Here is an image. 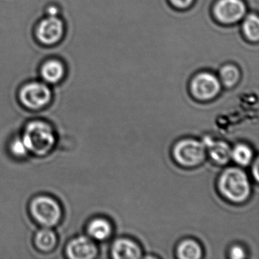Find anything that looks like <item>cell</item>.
Segmentation results:
<instances>
[{"label": "cell", "instance_id": "cell-15", "mask_svg": "<svg viewBox=\"0 0 259 259\" xmlns=\"http://www.w3.org/2000/svg\"><path fill=\"white\" fill-rule=\"evenodd\" d=\"M89 234L97 240H104L111 234L112 227L108 221L102 218H97L89 224Z\"/></svg>", "mask_w": 259, "mask_h": 259}, {"label": "cell", "instance_id": "cell-4", "mask_svg": "<svg viewBox=\"0 0 259 259\" xmlns=\"http://www.w3.org/2000/svg\"><path fill=\"white\" fill-rule=\"evenodd\" d=\"M219 78L211 69H201L195 72L189 83V89L192 96L200 101L214 99L221 92Z\"/></svg>", "mask_w": 259, "mask_h": 259}, {"label": "cell", "instance_id": "cell-11", "mask_svg": "<svg viewBox=\"0 0 259 259\" xmlns=\"http://www.w3.org/2000/svg\"><path fill=\"white\" fill-rule=\"evenodd\" d=\"M66 69L60 60L53 59L45 62L40 68V75L44 81L50 84L60 82L65 75Z\"/></svg>", "mask_w": 259, "mask_h": 259}, {"label": "cell", "instance_id": "cell-7", "mask_svg": "<svg viewBox=\"0 0 259 259\" xmlns=\"http://www.w3.org/2000/svg\"><path fill=\"white\" fill-rule=\"evenodd\" d=\"M52 98L51 89L45 83L30 82L25 84L19 94L21 102L27 108L38 110L48 105Z\"/></svg>", "mask_w": 259, "mask_h": 259}, {"label": "cell", "instance_id": "cell-16", "mask_svg": "<svg viewBox=\"0 0 259 259\" xmlns=\"http://www.w3.org/2000/svg\"><path fill=\"white\" fill-rule=\"evenodd\" d=\"M201 247L192 239L183 241L177 248L178 257L183 259H198L201 257Z\"/></svg>", "mask_w": 259, "mask_h": 259}, {"label": "cell", "instance_id": "cell-20", "mask_svg": "<svg viewBox=\"0 0 259 259\" xmlns=\"http://www.w3.org/2000/svg\"><path fill=\"white\" fill-rule=\"evenodd\" d=\"M12 151L16 155L23 156L26 154L28 150H27L26 146L24 144L22 139H18V140L15 141L12 145Z\"/></svg>", "mask_w": 259, "mask_h": 259}, {"label": "cell", "instance_id": "cell-1", "mask_svg": "<svg viewBox=\"0 0 259 259\" xmlns=\"http://www.w3.org/2000/svg\"><path fill=\"white\" fill-rule=\"evenodd\" d=\"M24 144L28 151L37 156H44L51 151L55 144L52 128L41 121H33L25 127Z\"/></svg>", "mask_w": 259, "mask_h": 259}, {"label": "cell", "instance_id": "cell-9", "mask_svg": "<svg viewBox=\"0 0 259 259\" xmlns=\"http://www.w3.org/2000/svg\"><path fill=\"white\" fill-rule=\"evenodd\" d=\"M66 253L72 259H92L97 255L98 248L90 239L79 236L68 244Z\"/></svg>", "mask_w": 259, "mask_h": 259}, {"label": "cell", "instance_id": "cell-13", "mask_svg": "<svg viewBox=\"0 0 259 259\" xmlns=\"http://www.w3.org/2000/svg\"><path fill=\"white\" fill-rule=\"evenodd\" d=\"M209 151L211 158L219 164H226L232 157V150L224 142H214L210 138H204L202 142Z\"/></svg>", "mask_w": 259, "mask_h": 259}, {"label": "cell", "instance_id": "cell-6", "mask_svg": "<svg viewBox=\"0 0 259 259\" xmlns=\"http://www.w3.org/2000/svg\"><path fill=\"white\" fill-rule=\"evenodd\" d=\"M174 156L177 163L192 167L200 164L205 157V147L194 139L180 141L174 147Z\"/></svg>", "mask_w": 259, "mask_h": 259}, {"label": "cell", "instance_id": "cell-22", "mask_svg": "<svg viewBox=\"0 0 259 259\" xmlns=\"http://www.w3.org/2000/svg\"><path fill=\"white\" fill-rule=\"evenodd\" d=\"M58 8L54 7V6H51V7H48V8L47 9V13H48V16H58Z\"/></svg>", "mask_w": 259, "mask_h": 259}, {"label": "cell", "instance_id": "cell-18", "mask_svg": "<svg viewBox=\"0 0 259 259\" xmlns=\"http://www.w3.org/2000/svg\"><path fill=\"white\" fill-rule=\"evenodd\" d=\"M252 157L251 148L243 144L236 145L232 151L233 160L242 166H247L252 160Z\"/></svg>", "mask_w": 259, "mask_h": 259}, {"label": "cell", "instance_id": "cell-2", "mask_svg": "<svg viewBox=\"0 0 259 259\" xmlns=\"http://www.w3.org/2000/svg\"><path fill=\"white\" fill-rule=\"evenodd\" d=\"M218 186L222 195L233 202L245 201L251 190L246 174L237 168L226 169L220 177Z\"/></svg>", "mask_w": 259, "mask_h": 259}, {"label": "cell", "instance_id": "cell-3", "mask_svg": "<svg viewBox=\"0 0 259 259\" xmlns=\"http://www.w3.org/2000/svg\"><path fill=\"white\" fill-rule=\"evenodd\" d=\"M213 20L223 26L232 27L248 13L245 0H214L210 9Z\"/></svg>", "mask_w": 259, "mask_h": 259}, {"label": "cell", "instance_id": "cell-19", "mask_svg": "<svg viewBox=\"0 0 259 259\" xmlns=\"http://www.w3.org/2000/svg\"><path fill=\"white\" fill-rule=\"evenodd\" d=\"M167 2L174 10L186 11L193 7L196 0H167Z\"/></svg>", "mask_w": 259, "mask_h": 259}, {"label": "cell", "instance_id": "cell-10", "mask_svg": "<svg viewBox=\"0 0 259 259\" xmlns=\"http://www.w3.org/2000/svg\"><path fill=\"white\" fill-rule=\"evenodd\" d=\"M240 33L245 41L257 44L259 40V18L255 12L247 13L242 21Z\"/></svg>", "mask_w": 259, "mask_h": 259}, {"label": "cell", "instance_id": "cell-12", "mask_svg": "<svg viewBox=\"0 0 259 259\" xmlns=\"http://www.w3.org/2000/svg\"><path fill=\"white\" fill-rule=\"evenodd\" d=\"M218 71L220 81L227 89L235 87L240 81L242 75L237 63L227 62L220 66Z\"/></svg>", "mask_w": 259, "mask_h": 259}, {"label": "cell", "instance_id": "cell-8", "mask_svg": "<svg viewBox=\"0 0 259 259\" xmlns=\"http://www.w3.org/2000/svg\"><path fill=\"white\" fill-rule=\"evenodd\" d=\"M63 20L58 16H47L40 21L36 30V35L40 43L48 46L58 43L64 34Z\"/></svg>", "mask_w": 259, "mask_h": 259}, {"label": "cell", "instance_id": "cell-17", "mask_svg": "<svg viewBox=\"0 0 259 259\" xmlns=\"http://www.w3.org/2000/svg\"><path fill=\"white\" fill-rule=\"evenodd\" d=\"M57 243V236L52 230L45 228L36 234L35 244L42 251H51Z\"/></svg>", "mask_w": 259, "mask_h": 259}, {"label": "cell", "instance_id": "cell-5", "mask_svg": "<svg viewBox=\"0 0 259 259\" xmlns=\"http://www.w3.org/2000/svg\"><path fill=\"white\" fill-rule=\"evenodd\" d=\"M31 212L35 221L45 227L57 225L62 211L58 203L50 197H37L31 204Z\"/></svg>", "mask_w": 259, "mask_h": 259}, {"label": "cell", "instance_id": "cell-21", "mask_svg": "<svg viewBox=\"0 0 259 259\" xmlns=\"http://www.w3.org/2000/svg\"><path fill=\"white\" fill-rule=\"evenodd\" d=\"M230 257L233 259H242L245 257V250L239 246V245H235L230 249Z\"/></svg>", "mask_w": 259, "mask_h": 259}, {"label": "cell", "instance_id": "cell-14", "mask_svg": "<svg viewBox=\"0 0 259 259\" xmlns=\"http://www.w3.org/2000/svg\"><path fill=\"white\" fill-rule=\"evenodd\" d=\"M112 254L114 258L136 259L141 257V249L139 245L127 239H120L113 244Z\"/></svg>", "mask_w": 259, "mask_h": 259}]
</instances>
